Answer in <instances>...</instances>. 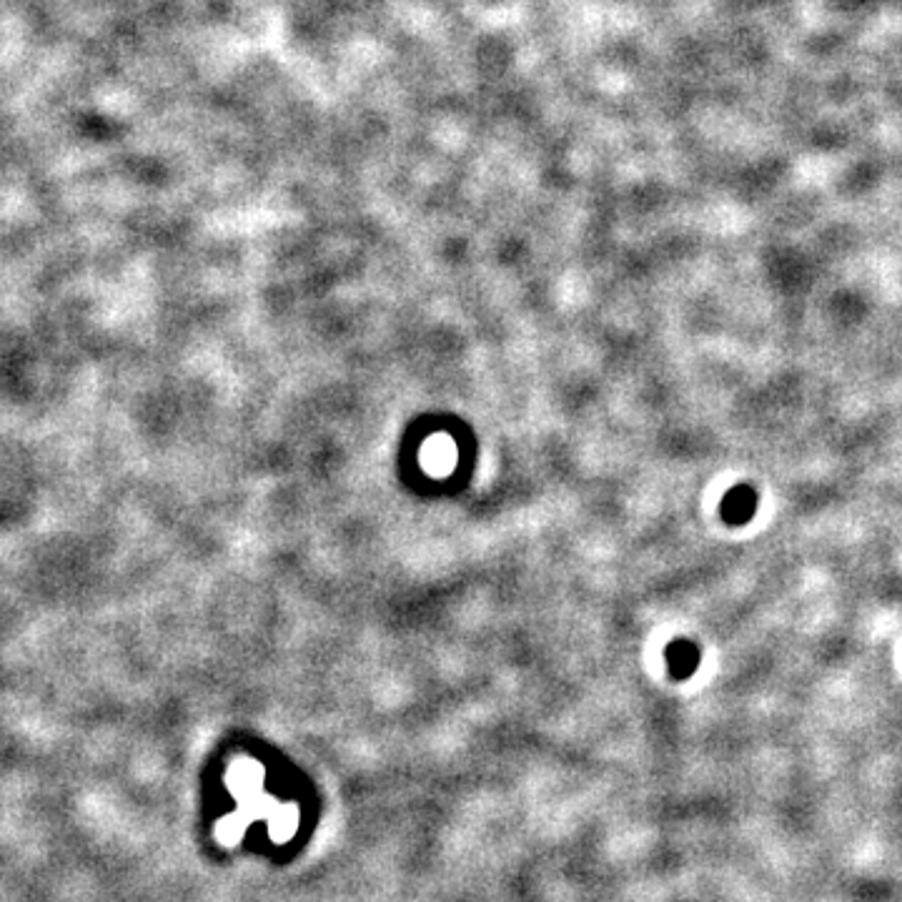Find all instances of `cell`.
<instances>
[{
  "label": "cell",
  "instance_id": "1",
  "mask_svg": "<svg viewBox=\"0 0 902 902\" xmlns=\"http://www.w3.org/2000/svg\"><path fill=\"white\" fill-rule=\"evenodd\" d=\"M757 512V492L750 484H737L725 494L720 504V514L730 527H742Z\"/></svg>",
  "mask_w": 902,
  "mask_h": 902
},
{
  "label": "cell",
  "instance_id": "2",
  "mask_svg": "<svg viewBox=\"0 0 902 902\" xmlns=\"http://www.w3.org/2000/svg\"><path fill=\"white\" fill-rule=\"evenodd\" d=\"M667 662L674 680H687L700 667V647L692 639H674L667 647Z\"/></svg>",
  "mask_w": 902,
  "mask_h": 902
}]
</instances>
